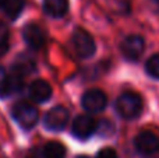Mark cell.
I'll list each match as a JSON object with an SVG mask.
<instances>
[{
  "mask_svg": "<svg viewBox=\"0 0 159 158\" xmlns=\"http://www.w3.org/2000/svg\"><path fill=\"white\" fill-rule=\"evenodd\" d=\"M24 4H25V0H6L4 4H3L6 16L10 20H16L21 14Z\"/></svg>",
  "mask_w": 159,
  "mask_h": 158,
  "instance_id": "obj_13",
  "label": "cell"
},
{
  "mask_svg": "<svg viewBox=\"0 0 159 158\" xmlns=\"http://www.w3.org/2000/svg\"><path fill=\"white\" fill-rule=\"evenodd\" d=\"M98 129V123L93 120V118L88 116V115H81V116H77L73 122L71 126V132L77 139H88L91 137L95 130Z\"/></svg>",
  "mask_w": 159,
  "mask_h": 158,
  "instance_id": "obj_5",
  "label": "cell"
},
{
  "mask_svg": "<svg viewBox=\"0 0 159 158\" xmlns=\"http://www.w3.org/2000/svg\"><path fill=\"white\" fill-rule=\"evenodd\" d=\"M73 48L77 52V55L82 59H88L95 53L96 50V45L93 38L84 30H77L73 34Z\"/></svg>",
  "mask_w": 159,
  "mask_h": 158,
  "instance_id": "obj_3",
  "label": "cell"
},
{
  "mask_svg": "<svg viewBox=\"0 0 159 158\" xmlns=\"http://www.w3.org/2000/svg\"><path fill=\"white\" fill-rule=\"evenodd\" d=\"M8 27L3 22H0V56H3L8 50Z\"/></svg>",
  "mask_w": 159,
  "mask_h": 158,
  "instance_id": "obj_16",
  "label": "cell"
},
{
  "mask_svg": "<svg viewBox=\"0 0 159 158\" xmlns=\"http://www.w3.org/2000/svg\"><path fill=\"white\" fill-rule=\"evenodd\" d=\"M22 36L25 42L30 45L32 49H41L45 44V35L43 31L36 24H27L22 30Z\"/></svg>",
  "mask_w": 159,
  "mask_h": 158,
  "instance_id": "obj_9",
  "label": "cell"
},
{
  "mask_svg": "<svg viewBox=\"0 0 159 158\" xmlns=\"http://www.w3.org/2000/svg\"><path fill=\"white\" fill-rule=\"evenodd\" d=\"M30 95L36 102H46L52 97V87L43 80H35L30 86Z\"/></svg>",
  "mask_w": 159,
  "mask_h": 158,
  "instance_id": "obj_10",
  "label": "cell"
},
{
  "mask_svg": "<svg viewBox=\"0 0 159 158\" xmlns=\"http://www.w3.org/2000/svg\"><path fill=\"white\" fill-rule=\"evenodd\" d=\"M96 158H119V157L116 154V151L112 150V148H103V150L99 151Z\"/></svg>",
  "mask_w": 159,
  "mask_h": 158,
  "instance_id": "obj_18",
  "label": "cell"
},
{
  "mask_svg": "<svg viewBox=\"0 0 159 158\" xmlns=\"http://www.w3.org/2000/svg\"><path fill=\"white\" fill-rule=\"evenodd\" d=\"M145 42L140 35H129L121 44V52L129 60H138L144 52Z\"/></svg>",
  "mask_w": 159,
  "mask_h": 158,
  "instance_id": "obj_8",
  "label": "cell"
},
{
  "mask_svg": "<svg viewBox=\"0 0 159 158\" xmlns=\"http://www.w3.org/2000/svg\"><path fill=\"white\" fill-rule=\"evenodd\" d=\"M8 81H10V77L7 76L4 67L0 66V97H6L8 95Z\"/></svg>",
  "mask_w": 159,
  "mask_h": 158,
  "instance_id": "obj_17",
  "label": "cell"
},
{
  "mask_svg": "<svg viewBox=\"0 0 159 158\" xmlns=\"http://www.w3.org/2000/svg\"><path fill=\"white\" fill-rule=\"evenodd\" d=\"M43 8L50 17H63L69 10V0H43Z\"/></svg>",
  "mask_w": 159,
  "mask_h": 158,
  "instance_id": "obj_11",
  "label": "cell"
},
{
  "mask_svg": "<svg viewBox=\"0 0 159 158\" xmlns=\"http://www.w3.org/2000/svg\"><path fill=\"white\" fill-rule=\"evenodd\" d=\"M145 70L151 77L154 78H159V53L157 55L151 56L147 62V66H145Z\"/></svg>",
  "mask_w": 159,
  "mask_h": 158,
  "instance_id": "obj_15",
  "label": "cell"
},
{
  "mask_svg": "<svg viewBox=\"0 0 159 158\" xmlns=\"http://www.w3.org/2000/svg\"><path fill=\"white\" fill-rule=\"evenodd\" d=\"M13 70L17 76H20V77L27 76L35 70V62L27 55H20L18 58L14 60Z\"/></svg>",
  "mask_w": 159,
  "mask_h": 158,
  "instance_id": "obj_12",
  "label": "cell"
},
{
  "mask_svg": "<svg viewBox=\"0 0 159 158\" xmlns=\"http://www.w3.org/2000/svg\"><path fill=\"white\" fill-rule=\"evenodd\" d=\"M69 122V111L63 106H55L45 115V128L53 132L63 130Z\"/></svg>",
  "mask_w": 159,
  "mask_h": 158,
  "instance_id": "obj_4",
  "label": "cell"
},
{
  "mask_svg": "<svg viewBox=\"0 0 159 158\" xmlns=\"http://www.w3.org/2000/svg\"><path fill=\"white\" fill-rule=\"evenodd\" d=\"M151 2L154 3L155 6H157V7H158V10H159V0H151Z\"/></svg>",
  "mask_w": 159,
  "mask_h": 158,
  "instance_id": "obj_19",
  "label": "cell"
},
{
  "mask_svg": "<svg viewBox=\"0 0 159 158\" xmlns=\"http://www.w3.org/2000/svg\"><path fill=\"white\" fill-rule=\"evenodd\" d=\"M4 2H6V0H0V7H2V6L4 4Z\"/></svg>",
  "mask_w": 159,
  "mask_h": 158,
  "instance_id": "obj_20",
  "label": "cell"
},
{
  "mask_svg": "<svg viewBox=\"0 0 159 158\" xmlns=\"http://www.w3.org/2000/svg\"><path fill=\"white\" fill-rule=\"evenodd\" d=\"M135 148L138 153L144 154V156H151L159 151V139L157 134L152 132H141L137 137H135Z\"/></svg>",
  "mask_w": 159,
  "mask_h": 158,
  "instance_id": "obj_7",
  "label": "cell"
},
{
  "mask_svg": "<svg viewBox=\"0 0 159 158\" xmlns=\"http://www.w3.org/2000/svg\"><path fill=\"white\" fill-rule=\"evenodd\" d=\"M45 158H66V148L59 142H49L43 148Z\"/></svg>",
  "mask_w": 159,
  "mask_h": 158,
  "instance_id": "obj_14",
  "label": "cell"
},
{
  "mask_svg": "<svg viewBox=\"0 0 159 158\" xmlns=\"http://www.w3.org/2000/svg\"><path fill=\"white\" fill-rule=\"evenodd\" d=\"M11 112H13V118L16 119V122L24 129H32L39 119L38 109L32 104L25 102V101L14 104Z\"/></svg>",
  "mask_w": 159,
  "mask_h": 158,
  "instance_id": "obj_1",
  "label": "cell"
},
{
  "mask_svg": "<svg viewBox=\"0 0 159 158\" xmlns=\"http://www.w3.org/2000/svg\"><path fill=\"white\" fill-rule=\"evenodd\" d=\"M77 158H88V157H85V156H80V157H77Z\"/></svg>",
  "mask_w": 159,
  "mask_h": 158,
  "instance_id": "obj_21",
  "label": "cell"
},
{
  "mask_svg": "<svg viewBox=\"0 0 159 158\" xmlns=\"http://www.w3.org/2000/svg\"><path fill=\"white\" fill-rule=\"evenodd\" d=\"M82 108L88 112H101L107 104V98L101 90H88L81 98Z\"/></svg>",
  "mask_w": 159,
  "mask_h": 158,
  "instance_id": "obj_6",
  "label": "cell"
},
{
  "mask_svg": "<svg viewBox=\"0 0 159 158\" xmlns=\"http://www.w3.org/2000/svg\"><path fill=\"white\" fill-rule=\"evenodd\" d=\"M117 112L126 119H133L138 116L143 109V100L135 92H124L116 101Z\"/></svg>",
  "mask_w": 159,
  "mask_h": 158,
  "instance_id": "obj_2",
  "label": "cell"
}]
</instances>
